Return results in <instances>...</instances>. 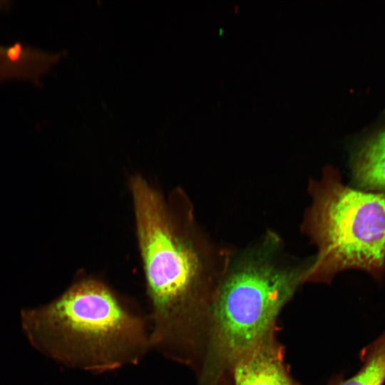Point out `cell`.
Masks as SVG:
<instances>
[{"label":"cell","instance_id":"2","mask_svg":"<svg viewBox=\"0 0 385 385\" xmlns=\"http://www.w3.org/2000/svg\"><path fill=\"white\" fill-rule=\"evenodd\" d=\"M267 231L234 252L211 294L204 319L200 385H218L235 363L275 332L281 309L305 282L312 257L299 261Z\"/></svg>","mask_w":385,"mask_h":385},{"label":"cell","instance_id":"1","mask_svg":"<svg viewBox=\"0 0 385 385\" xmlns=\"http://www.w3.org/2000/svg\"><path fill=\"white\" fill-rule=\"evenodd\" d=\"M137 236L153 304L151 342L183 353L202 339L206 309L234 250L213 249L182 230L159 192L130 182Z\"/></svg>","mask_w":385,"mask_h":385},{"label":"cell","instance_id":"7","mask_svg":"<svg viewBox=\"0 0 385 385\" xmlns=\"http://www.w3.org/2000/svg\"><path fill=\"white\" fill-rule=\"evenodd\" d=\"M360 369L351 376L337 377L330 385H384L385 383V329L360 353Z\"/></svg>","mask_w":385,"mask_h":385},{"label":"cell","instance_id":"6","mask_svg":"<svg viewBox=\"0 0 385 385\" xmlns=\"http://www.w3.org/2000/svg\"><path fill=\"white\" fill-rule=\"evenodd\" d=\"M351 173L356 188L385 192V129L360 148L354 158Z\"/></svg>","mask_w":385,"mask_h":385},{"label":"cell","instance_id":"4","mask_svg":"<svg viewBox=\"0 0 385 385\" xmlns=\"http://www.w3.org/2000/svg\"><path fill=\"white\" fill-rule=\"evenodd\" d=\"M311 203L301 229L317 249L305 282L329 284L339 272L361 270L381 282L385 275V192L343 182L327 167L309 183Z\"/></svg>","mask_w":385,"mask_h":385},{"label":"cell","instance_id":"5","mask_svg":"<svg viewBox=\"0 0 385 385\" xmlns=\"http://www.w3.org/2000/svg\"><path fill=\"white\" fill-rule=\"evenodd\" d=\"M274 332L235 363L230 371L234 385H297L287 369Z\"/></svg>","mask_w":385,"mask_h":385},{"label":"cell","instance_id":"3","mask_svg":"<svg viewBox=\"0 0 385 385\" xmlns=\"http://www.w3.org/2000/svg\"><path fill=\"white\" fill-rule=\"evenodd\" d=\"M21 325L42 353L86 370L135 363L149 343L141 320L94 279L75 284L48 304L24 310Z\"/></svg>","mask_w":385,"mask_h":385}]
</instances>
